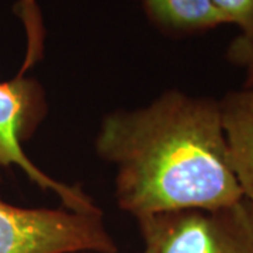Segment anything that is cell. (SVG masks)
Segmentation results:
<instances>
[{"label": "cell", "instance_id": "cell-4", "mask_svg": "<svg viewBox=\"0 0 253 253\" xmlns=\"http://www.w3.org/2000/svg\"><path fill=\"white\" fill-rule=\"evenodd\" d=\"M156 253H253V203L191 210L136 221Z\"/></svg>", "mask_w": 253, "mask_h": 253}, {"label": "cell", "instance_id": "cell-5", "mask_svg": "<svg viewBox=\"0 0 253 253\" xmlns=\"http://www.w3.org/2000/svg\"><path fill=\"white\" fill-rule=\"evenodd\" d=\"M218 101L232 172L245 199L253 203V91L242 87Z\"/></svg>", "mask_w": 253, "mask_h": 253}, {"label": "cell", "instance_id": "cell-9", "mask_svg": "<svg viewBox=\"0 0 253 253\" xmlns=\"http://www.w3.org/2000/svg\"><path fill=\"white\" fill-rule=\"evenodd\" d=\"M144 249L139 253H156V249H155V245L149 241V239H144Z\"/></svg>", "mask_w": 253, "mask_h": 253}, {"label": "cell", "instance_id": "cell-2", "mask_svg": "<svg viewBox=\"0 0 253 253\" xmlns=\"http://www.w3.org/2000/svg\"><path fill=\"white\" fill-rule=\"evenodd\" d=\"M0 253H118L103 212L18 207L0 199Z\"/></svg>", "mask_w": 253, "mask_h": 253}, {"label": "cell", "instance_id": "cell-7", "mask_svg": "<svg viewBox=\"0 0 253 253\" xmlns=\"http://www.w3.org/2000/svg\"><path fill=\"white\" fill-rule=\"evenodd\" d=\"M226 58L245 72L244 89L253 91V26L242 30L229 44Z\"/></svg>", "mask_w": 253, "mask_h": 253}, {"label": "cell", "instance_id": "cell-1", "mask_svg": "<svg viewBox=\"0 0 253 253\" xmlns=\"http://www.w3.org/2000/svg\"><path fill=\"white\" fill-rule=\"evenodd\" d=\"M114 168V200L136 221L244 199L232 172L219 101L166 90L149 104L106 114L94 139Z\"/></svg>", "mask_w": 253, "mask_h": 253}, {"label": "cell", "instance_id": "cell-8", "mask_svg": "<svg viewBox=\"0 0 253 253\" xmlns=\"http://www.w3.org/2000/svg\"><path fill=\"white\" fill-rule=\"evenodd\" d=\"M228 20L235 24L239 31L253 26V0H211Z\"/></svg>", "mask_w": 253, "mask_h": 253}, {"label": "cell", "instance_id": "cell-3", "mask_svg": "<svg viewBox=\"0 0 253 253\" xmlns=\"http://www.w3.org/2000/svg\"><path fill=\"white\" fill-rule=\"evenodd\" d=\"M46 114V96L40 82L23 75L0 82V169L18 168L40 189L55 194L65 208L100 212L99 206L83 189L52 177L26 154L23 144L36 134Z\"/></svg>", "mask_w": 253, "mask_h": 253}, {"label": "cell", "instance_id": "cell-6", "mask_svg": "<svg viewBox=\"0 0 253 253\" xmlns=\"http://www.w3.org/2000/svg\"><path fill=\"white\" fill-rule=\"evenodd\" d=\"M156 27L173 36H189L229 24L211 0H138Z\"/></svg>", "mask_w": 253, "mask_h": 253}]
</instances>
